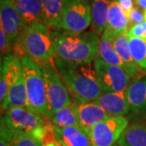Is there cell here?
Listing matches in <instances>:
<instances>
[{
	"label": "cell",
	"instance_id": "obj_1",
	"mask_svg": "<svg viewBox=\"0 0 146 146\" xmlns=\"http://www.w3.org/2000/svg\"><path fill=\"white\" fill-rule=\"evenodd\" d=\"M55 68L74 102H94L102 94L93 63H72L53 58Z\"/></svg>",
	"mask_w": 146,
	"mask_h": 146
},
{
	"label": "cell",
	"instance_id": "obj_2",
	"mask_svg": "<svg viewBox=\"0 0 146 146\" xmlns=\"http://www.w3.org/2000/svg\"><path fill=\"white\" fill-rule=\"evenodd\" d=\"M54 58L72 63H93L98 56L99 35L94 31L80 33L52 29Z\"/></svg>",
	"mask_w": 146,
	"mask_h": 146
},
{
	"label": "cell",
	"instance_id": "obj_3",
	"mask_svg": "<svg viewBox=\"0 0 146 146\" xmlns=\"http://www.w3.org/2000/svg\"><path fill=\"white\" fill-rule=\"evenodd\" d=\"M50 126L41 115L28 107H11L4 110L1 117V137L13 143L19 136L33 135L43 140Z\"/></svg>",
	"mask_w": 146,
	"mask_h": 146
},
{
	"label": "cell",
	"instance_id": "obj_4",
	"mask_svg": "<svg viewBox=\"0 0 146 146\" xmlns=\"http://www.w3.org/2000/svg\"><path fill=\"white\" fill-rule=\"evenodd\" d=\"M17 54L28 55L36 63H43L54 58L51 28L43 23L28 26L14 45Z\"/></svg>",
	"mask_w": 146,
	"mask_h": 146
},
{
	"label": "cell",
	"instance_id": "obj_5",
	"mask_svg": "<svg viewBox=\"0 0 146 146\" xmlns=\"http://www.w3.org/2000/svg\"><path fill=\"white\" fill-rule=\"evenodd\" d=\"M20 59L25 80L29 108L46 119L48 102L45 80L41 67L33 58L25 54L20 57Z\"/></svg>",
	"mask_w": 146,
	"mask_h": 146
},
{
	"label": "cell",
	"instance_id": "obj_6",
	"mask_svg": "<svg viewBox=\"0 0 146 146\" xmlns=\"http://www.w3.org/2000/svg\"><path fill=\"white\" fill-rule=\"evenodd\" d=\"M37 63L41 67L45 80L48 102L46 119H49L58 110L69 106L72 100L67 85L55 68L53 58Z\"/></svg>",
	"mask_w": 146,
	"mask_h": 146
},
{
	"label": "cell",
	"instance_id": "obj_7",
	"mask_svg": "<svg viewBox=\"0 0 146 146\" xmlns=\"http://www.w3.org/2000/svg\"><path fill=\"white\" fill-rule=\"evenodd\" d=\"M92 25L89 0H63L62 29L71 33H84Z\"/></svg>",
	"mask_w": 146,
	"mask_h": 146
},
{
	"label": "cell",
	"instance_id": "obj_8",
	"mask_svg": "<svg viewBox=\"0 0 146 146\" xmlns=\"http://www.w3.org/2000/svg\"><path fill=\"white\" fill-rule=\"evenodd\" d=\"M94 66L102 93L126 91L131 77L124 69L108 64L98 56Z\"/></svg>",
	"mask_w": 146,
	"mask_h": 146
},
{
	"label": "cell",
	"instance_id": "obj_9",
	"mask_svg": "<svg viewBox=\"0 0 146 146\" xmlns=\"http://www.w3.org/2000/svg\"><path fill=\"white\" fill-rule=\"evenodd\" d=\"M128 126L124 116H109L90 130L92 146H113Z\"/></svg>",
	"mask_w": 146,
	"mask_h": 146
},
{
	"label": "cell",
	"instance_id": "obj_10",
	"mask_svg": "<svg viewBox=\"0 0 146 146\" xmlns=\"http://www.w3.org/2000/svg\"><path fill=\"white\" fill-rule=\"evenodd\" d=\"M0 23L14 46L26 29L17 10L15 0H0Z\"/></svg>",
	"mask_w": 146,
	"mask_h": 146
},
{
	"label": "cell",
	"instance_id": "obj_11",
	"mask_svg": "<svg viewBox=\"0 0 146 146\" xmlns=\"http://www.w3.org/2000/svg\"><path fill=\"white\" fill-rule=\"evenodd\" d=\"M22 72L21 59L16 54H8L1 59L0 68V102L5 103L11 84Z\"/></svg>",
	"mask_w": 146,
	"mask_h": 146
},
{
	"label": "cell",
	"instance_id": "obj_12",
	"mask_svg": "<svg viewBox=\"0 0 146 146\" xmlns=\"http://www.w3.org/2000/svg\"><path fill=\"white\" fill-rule=\"evenodd\" d=\"M52 135L60 146H92L90 133L81 126L50 127Z\"/></svg>",
	"mask_w": 146,
	"mask_h": 146
},
{
	"label": "cell",
	"instance_id": "obj_13",
	"mask_svg": "<svg viewBox=\"0 0 146 146\" xmlns=\"http://www.w3.org/2000/svg\"><path fill=\"white\" fill-rule=\"evenodd\" d=\"M94 102L103 108L110 116H124L130 112L126 91L102 93Z\"/></svg>",
	"mask_w": 146,
	"mask_h": 146
},
{
	"label": "cell",
	"instance_id": "obj_14",
	"mask_svg": "<svg viewBox=\"0 0 146 146\" xmlns=\"http://www.w3.org/2000/svg\"><path fill=\"white\" fill-rule=\"evenodd\" d=\"M130 111L146 114V76H136L126 89Z\"/></svg>",
	"mask_w": 146,
	"mask_h": 146
},
{
	"label": "cell",
	"instance_id": "obj_15",
	"mask_svg": "<svg viewBox=\"0 0 146 146\" xmlns=\"http://www.w3.org/2000/svg\"><path fill=\"white\" fill-rule=\"evenodd\" d=\"M79 124L90 133L91 128L110 115L94 102L77 103Z\"/></svg>",
	"mask_w": 146,
	"mask_h": 146
},
{
	"label": "cell",
	"instance_id": "obj_16",
	"mask_svg": "<svg viewBox=\"0 0 146 146\" xmlns=\"http://www.w3.org/2000/svg\"><path fill=\"white\" fill-rule=\"evenodd\" d=\"M15 2L25 28L34 23L46 25L45 11L40 0H15Z\"/></svg>",
	"mask_w": 146,
	"mask_h": 146
},
{
	"label": "cell",
	"instance_id": "obj_17",
	"mask_svg": "<svg viewBox=\"0 0 146 146\" xmlns=\"http://www.w3.org/2000/svg\"><path fill=\"white\" fill-rule=\"evenodd\" d=\"M119 35L113 31L105 29L100 38L98 57L106 63L122 68L126 71L125 65L120 58L118 53L116 52L114 46V40Z\"/></svg>",
	"mask_w": 146,
	"mask_h": 146
},
{
	"label": "cell",
	"instance_id": "obj_18",
	"mask_svg": "<svg viewBox=\"0 0 146 146\" xmlns=\"http://www.w3.org/2000/svg\"><path fill=\"white\" fill-rule=\"evenodd\" d=\"M11 107H28V95H27L25 80L23 70L18 76L15 82L11 84L5 103L1 106L2 110H6Z\"/></svg>",
	"mask_w": 146,
	"mask_h": 146
},
{
	"label": "cell",
	"instance_id": "obj_19",
	"mask_svg": "<svg viewBox=\"0 0 146 146\" xmlns=\"http://www.w3.org/2000/svg\"><path fill=\"white\" fill-rule=\"evenodd\" d=\"M114 46L125 65L126 72L130 75L131 77L137 76L143 70L136 64L131 56L129 48V38L127 33L120 34L115 38L114 40Z\"/></svg>",
	"mask_w": 146,
	"mask_h": 146
},
{
	"label": "cell",
	"instance_id": "obj_20",
	"mask_svg": "<svg viewBox=\"0 0 146 146\" xmlns=\"http://www.w3.org/2000/svg\"><path fill=\"white\" fill-rule=\"evenodd\" d=\"M91 15H92V26L93 30L98 35L102 34L107 23V16L110 7L115 0H89Z\"/></svg>",
	"mask_w": 146,
	"mask_h": 146
},
{
	"label": "cell",
	"instance_id": "obj_21",
	"mask_svg": "<svg viewBox=\"0 0 146 146\" xmlns=\"http://www.w3.org/2000/svg\"><path fill=\"white\" fill-rule=\"evenodd\" d=\"M129 28L130 26L127 15L116 1H113L110 7L106 29L120 35L127 33Z\"/></svg>",
	"mask_w": 146,
	"mask_h": 146
},
{
	"label": "cell",
	"instance_id": "obj_22",
	"mask_svg": "<svg viewBox=\"0 0 146 146\" xmlns=\"http://www.w3.org/2000/svg\"><path fill=\"white\" fill-rule=\"evenodd\" d=\"M117 144L119 146H146V123L127 126Z\"/></svg>",
	"mask_w": 146,
	"mask_h": 146
},
{
	"label": "cell",
	"instance_id": "obj_23",
	"mask_svg": "<svg viewBox=\"0 0 146 146\" xmlns=\"http://www.w3.org/2000/svg\"><path fill=\"white\" fill-rule=\"evenodd\" d=\"M48 120H50V127H66L70 126L78 125L77 102L72 101L69 106L58 110Z\"/></svg>",
	"mask_w": 146,
	"mask_h": 146
},
{
	"label": "cell",
	"instance_id": "obj_24",
	"mask_svg": "<svg viewBox=\"0 0 146 146\" xmlns=\"http://www.w3.org/2000/svg\"><path fill=\"white\" fill-rule=\"evenodd\" d=\"M42 3L46 25L51 29H62L63 0H40Z\"/></svg>",
	"mask_w": 146,
	"mask_h": 146
},
{
	"label": "cell",
	"instance_id": "obj_25",
	"mask_svg": "<svg viewBox=\"0 0 146 146\" xmlns=\"http://www.w3.org/2000/svg\"><path fill=\"white\" fill-rule=\"evenodd\" d=\"M131 54L136 63L146 71V40L141 38H129Z\"/></svg>",
	"mask_w": 146,
	"mask_h": 146
},
{
	"label": "cell",
	"instance_id": "obj_26",
	"mask_svg": "<svg viewBox=\"0 0 146 146\" xmlns=\"http://www.w3.org/2000/svg\"><path fill=\"white\" fill-rule=\"evenodd\" d=\"M44 140L33 135L19 136L13 142V146H43Z\"/></svg>",
	"mask_w": 146,
	"mask_h": 146
},
{
	"label": "cell",
	"instance_id": "obj_27",
	"mask_svg": "<svg viewBox=\"0 0 146 146\" xmlns=\"http://www.w3.org/2000/svg\"><path fill=\"white\" fill-rule=\"evenodd\" d=\"M128 38H141L146 40V21L131 26L127 33Z\"/></svg>",
	"mask_w": 146,
	"mask_h": 146
},
{
	"label": "cell",
	"instance_id": "obj_28",
	"mask_svg": "<svg viewBox=\"0 0 146 146\" xmlns=\"http://www.w3.org/2000/svg\"><path fill=\"white\" fill-rule=\"evenodd\" d=\"M127 18H128V21H129V26H130V28L131 26H134L136 25L141 24L142 22L145 21V12L143 11H141L140 8H138L136 6L127 14Z\"/></svg>",
	"mask_w": 146,
	"mask_h": 146
},
{
	"label": "cell",
	"instance_id": "obj_29",
	"mask_svg": "<svg viewBox=\"0 0 146 146\" xmlns=\"http://www.w3.org/2000/svg\"><path fill=\"white\" fill-rule=\"evenodd\" d=\"M12 46L11 43L8 39V36L6 33L3 28L0 26V49H1V57H3V54L5 56L9 54L10 49Z\"/></svg>",
	"mask_w": 146,
	"mask_h": 146
},
{
	"label": "cell",
	"instance_id": "obj_30",
	"mask_svg": "<svg viewBox=\"0 0 146 146\" xmlns=\"http://www.w3.org/2000/svg\"><path fill=\"white\" fill-rule=\"evenodd\" d=\"M118 3V4L121 7V8L125 11V13L127 15L135 7L134 0H115Z\"/></svg>",
	"mask_w": 146,
	"mask_h": 146
},
{
	"label": "cell",
	"instance_id": "obj_31",
	"mask_svg": "<svg viewBox=\"0 0 146 146\" xmlns=\"http://www.w3.org/2000/svg\"><path fill=\"white\" fill-rule=\"evenodd\" d=\"M135 6L144 12L146 11V0H134Z\"/></svg>",
	"mask_w": 146,
	"mask_h": 146
},
{
	"label": "cell",
	"instance_id": "obj_32",
	"mask_svg": "<svg viewBox=\"0 0 146 146\" xmlns=\"http://www.w3.org/2000/svg\"><path fill=\"white\" fill-rule=\"evenodd\" d=\"M0 146H13V143L7 141L3 137H0Z\"/></svg>",
	"mask_w": 146,
	"mask_h": 146
},
{
	"label": "cell",
	"instance_id": "obj_33",
	"mask_svg": "<svg viewBox=\"0 0 146 146\" xmlns=\"http://www.w3.org/2000/svg\"><path fill=\"white\" fill-rule=\"evenodd\" d=\"M43 146H58V145L54 143V142H51V141H49V142H47L46 144H44Z\"/></svg>",
	"mask_w": 146,
	"mask_h": 146
},
{
	"label": "cell",
	"instance_id": "obj_34",
	"mask_svg": "<svg viewBox=\"0 0 146 146\" xmlns=\"http://www.w3.org/2000/svg\"><path fill=\"white\" fill-rule=\"evenodd\" d=\"M113 146H119V145H118V144L116 143V144H115V145H113Z\"/></svg>",
	"mask_w": 146,
	"mask_h": 146
},
{
	"label": "cell",
	"instance_id": "obj_35",
	"mask_svg": "<svg viewBox=\"0 0 146 146\" xmlns=\"http://www.w3.org/2000/svg\"><path fill=\"white\" fill-rule=\"evenodd\" d=\"M145 21H146V11L145 12Z\"/></svg>",
	"mask_w": 146,
	"mask_h": 146
},
{
	"label": "cell",
	"instance_id": "obj_36",
	"mask_svg": "<svg viewBox=\"0 0 146 146\" xmlns=\"http://www.w3.org/2000/svg\"><path fill=\"white\" fill-rule=\"evenodd\" d=\"M58 146H60V145H58Z\"/></svg>",
	"mask_w": 146,
	"mask_h": 146
}]
</instances>
